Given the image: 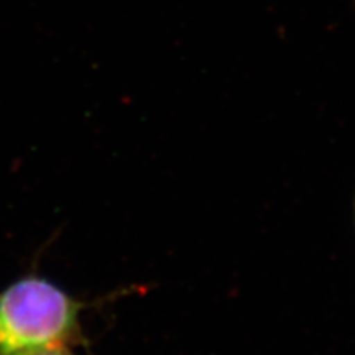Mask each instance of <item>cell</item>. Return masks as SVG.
I'll return each mask as SVG.
<instances>
[{
  "instance_id": "6da1fadb",
  "label": "cell",
  "mask_w": 355,
  "mask_h": 355,
  "mask_svg": "<svg viewBox=\"0 0 355 355\" xmlns=\"http://www.w3.org/2000/svg\"><path fill=\"white\" fill-rule=\"evenodd\" d=\"M80 304L60 287L27 277L0 293V355L65 348L79 333Z\"/></svg>"
},
{
  "instance_id": "7a4b0ae2",
  "label": "cell",
  "mask_w": 355,
  "mask_h": 355,
  "mask_svg": "<svg viewBox=\"0 0 355 355\" xmlns=\"http://www.w3.org/2000/svg\"><path fill=\"white\" fill-rule=\"evenodd\" d=\"M37 355H71L69 351H67L65 348H61V349H53V351H46V352H42V354H37Z\"/></svg>"
}]
</instances>
